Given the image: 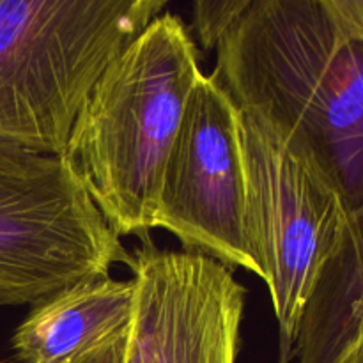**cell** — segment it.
Segmentation results:
<instances>
[{"label": "cell", "mask_w": 363, "mask_h": 363, "mask_svg": "<svg viewBox=\"0 0 363 363\" xmlns=\"http://www.w3.org/2000/svg\"><path fill=\"white\" fill-rule=\"evenodd\" d=\"M213 78L240 112L268 124L363 202V39L330 0H252L216 46Z\"/></svg>", "instance_id": "cell-1"}, {"label": "cell", "mask_w": 363, "mask_h": 363, "mask_svg": "<svg viewBox=\"0 0 363 363\" xmlns=\"http://www.w3.org/2000/svg\"><path fill=\"white\" fill-rule=\"evenodd\" d=\"M202 74L186 25L162 13L82 105L62 156L119 238L156 229L163 169Z\"/></svg>", "instance_id": "cell-2"}, {"label": "cell", "mask_w": 363, "mask_h": 363, "mask_svg": "<svg viewBox=\"0 0 363 363\" xmlns=\"http://www.w3.org/2000/svg\"><path fill=\"white\" fill-rule=\"evenodd\" d=\"M163 0H0V138L62 156L110 62Z\"/></svg>", "instance_id": "cell-3"}, {"label": "cell", "mask_w": 363, "mask_h": 363, "mask_svg": "<svg viewBox=\"0 0 363 363\" xmlns=\"http://www.w3.org/2000/svg\"><path fill=\"white\" fill-rule=\"evenodd\" d=\"M133 257L64 156L0 138V305H38Z\"/></svg>", "instance_id": "cell-4"}, {"label": "cell", "mask_w": 363, "mask_h": 363, "mask_svg": "<svg viewBox=\"0 0 363 363\" xmlns=\"http://www.w3.org/2000/svg\"><path fill=\"white\" fill-rule=\"evenodd\" d=\"M240 131L248 245L279 323V363H289L303 311L347 211L321 170L268 124L240 112Z\"/></svg>", "instance_id": "cell-5"}, {"label": "cell", "mask_w": 363, "mask_h": 363, "mask_svg": "<svg viewBox=\"0 0 363 363\" xmlns=\"http://www.w3.org/2000/svg\"><path fill=\"white\" fill-rule=\"evenodd\" d=\"M156 227L188 254L261 279L245 225L240 110L213 74L195 85L160 183Z\"/></svg>", "instance_id": "cell-6"}, {"label": "cell", "mask_w": 363, "mask_h": 363, "mask_svg": "<svg viewBox=\"0 0 363 363\" xmlns=\"http://www.w3.org/2000/svg\"><path fill=\"white\" fill-rule=\"evenodd\" d=\"M133 319L124 363H236L247 289L227 266L160 248L131 252Z\"/></svg>", "instance_id": "cell-7"}, {"label": "cell", "mask_w": 363, "mask_h": 363, "mask_svg": "<svg viewBox=\"0 0 363 363\" xmlns=\"http://www.w3.org/2000/svg\"><path fill=\"white\" fill-rule=\"evenodd\" d=\"M135 280H87L34 305L13 333L20 363H73L130 328Z\"/></svg>", "instance_id": "cell-8"}, {"label": "cell", "mask_w": 363, "mask_h": 363, "mask_svg": "<svg viewBox=\"0 0 363 363\" xmlns=\"http://www.w3.org/2000/svg\"><path fill=\"white\" fill-rule=\"evenodd\" d=\"M363 339V202L346 213L339 241L303 311L293 360L340 363Z\"/></svg>", "instance_id": "cell-9"}, {"label": "cell", "mask_w": 363, "mask_h": 363, "mask_svg": "<svg viewBox=\"0 0 363 363\" xmlns=\"http://www.w3.org/2000/svg\"><path fill=\"white\" fill-rule=\"evenodd\" d=\"M252 0H199L194 4V30L204 50H216L227 32L238 23Z\"/></svg>", "instance_id": "cell-10"}, {"label": "cell", "mask_w": 363, "mask_h": 363, "mask_svg": "<svg viewBox=\"0 0 363 363\" xmlns=\"http://www.w3.org/2000/svg\"><path fill=\"white\" fill-rule=\"evenodd\" d=\"M128 347V330L110 337L96 350L89 351L87 354L80 357L73 363H124Z\"/></svg>", "instance_id": "cell-11"}, {"label": "cell", "mask_w": 363, "mask_h": 363, "mask_svg": "<svg viewBox=\"0 0 363 363\" xmlns=\"http://www.w3.org/2000/svg\"><path fill=\"white\" fill-rule=\"evenodd\" d=\"M330 6L347 32L363 39V0H330Z\"/></svg>", "instance_id": "cell-12"}, {"label": "cell", "mask_w": 363, "mask_h": 363, "mask_svg": "<svg viewBox=\"0 0 363 363\" xmlns=\"http://www.w3.org/2000/svg\"><path fill=\"white\" fill-rule=\"evenodd\" d=\"M340 363H363V339L342 358Z\"/></svg>", "instance_id": "cell-13"}]
</instances>
